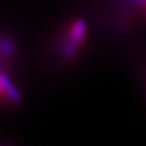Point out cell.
Wrapping results in <instances>:
<instances>
[{
    "label": "cell",
    "instance_id": "cell-1",
    "mask_svg": "<svg viewBox=\"0 0 146 146\" xmlns=\"http://www.w3.org/2000/svg\"><path fill=\"white\" fill-rule=\"evenodd\" d=\"M85 24L83 21H77L71 25L70 30H69V40L72 44V48H74L77 44H80L84 36H85Z\"/></svg>",
    "mask_w": 146,
    "mask_h": 146
}]
</instances>
